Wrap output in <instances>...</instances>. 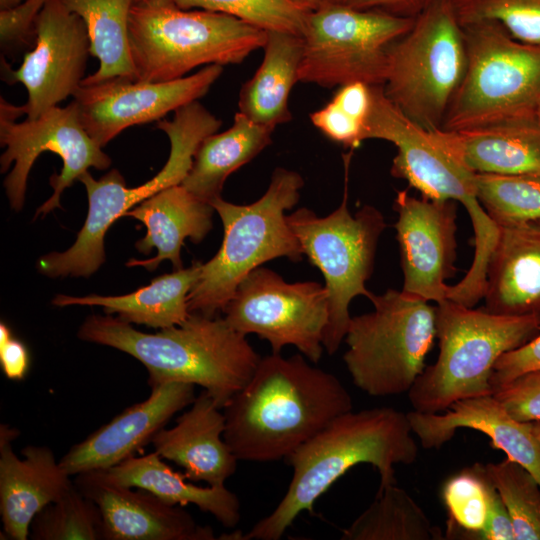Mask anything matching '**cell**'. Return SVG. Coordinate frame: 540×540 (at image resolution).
<instances>
[{
  "instance_id": "3",
  "label": "cell",
  "mask_w": 540,
  "mask_h": 540,
  "mask_svg": "<svg viewBox=\"0 0 540 540\" xmlns=\"http://www.w3.org/2000/svg\"><path fill=\"white\" fill-rule=\"evenodd\" d=\"M78 337L136 358L146 367L150 386L184 382L203 387L221 409L248 383L261 359L225 318L199 313L153 334L109 314L92 315Z\"/></svg>"
},
{
  "instance_id": "27",
  "label": "cell",
  "mask_w": 540,
  "mask_h": 540,
  "mask_svg": "<svg viewBox=\"0 0 540 540\" xmlns=\"http://www.w3.org/2000/svg\"><path fill=\"white\" fill-rule=\"evenodd\" d=\"M110 483L149 491L171 505L192 504L213 515L227 528L240 521V501L236 494L223 486L199 487L186 481L166 465L154 451L144 456H130L107 469L93 470Z\"/></svg>"
},
{
  "instance_id": "6",
  "label": "cell",
  "mask_w": 540,
  "mask_h": 540,
  "mask_svg": "<svg viewBox=\"0 0 540 540\" xmlns=\"http://www.w3.org/2000/svg\"><path fill=\"white\" fill-rule=\"evenodd\" d=\"M304 184L292 170L277 168L257 201L238 205L218 197L210 202L221 218L224 236L219 251L202 264L200 277L188 295L190 313L214 317L224 311L240 282L270 260L303 259L300 243L285 212L292 209Z\"/></svg>"
},
{
  "instance_id": "18",
  "label": "cell",
  "mask_w": 540,
  "mask_h": 540,
  "mask_svg": "<svg viewBox=\"0 0 540 540\" xmlns=\"http://www.w3.org/2000/svg\"><path fill=\"white\" fill-rule=\"evenodd\" d=\"M393 209L404 293L439 303L457 272V201L396 192Z\"/></svg>"
},
{
  "instance_id": "21",
  "label": "cell",
  "mask_w": 540,
  "mask_h": 540,
  "mask_svg": "<svg viewBox=\"0 0 540 540\" xmlns=\"http://www.w3.org/2000/svg\"><path fill=\"white\" fill-rule=\"evenodd\" d=\"M445 411L407 413L412 431L423 448L439 449L458 429H474L487 435L493 448L524 466L540 484V441L532 422L512 417L493 394L458 400Z\"/></svg>"
},
{
  "instance_id": "13",
  "label": "cell",
  "mask_w": 540,
  "mask_h": 540,
  "mask_svg": "<svg viewBox=\"0 0 540 540\" xmlns=\"http://www.w3.org/2000/svg\"><path fill=\"white\" fill-rule=\"evenodd\" d=\"M414 19L346 4L309 12L299 81L325 88L352 82L383 85L388 50Z\"/></svg>"
},
{
  "instance_id": "47",
  "label": "cell",
  "mask_w": 540,
  "mask_h": 540,
  "mask_svg": "<svg viewBox=\"0 0 540 540\" xmlns=\"http://www.w3.org/2000/svg\"><path fill=\"white\" fill-rule=\"evenodd\" d=\"M26 0H0V10H9L19 6Z\"/></svg>"
},
{
  "instance_id": "17",
  "label": "cell",
  "mask_w": 540,
  "mask_h": 540,
  "mask_svg": "<svg viewBox=\"0 0 540 540\" xmlns=\"http://www.w3.org/2000/svg\"><path fill=\"white\" fill-rule=\"evenodd\" d=\"M223 72L206 65L197 73L165 82L114 78L81 84L74 93L81 123L102 148L128 127L159 121L204 96Z\"/></svg>"
},
{
  "instance_id": "20",
  "label": "cell",
  "mask_w": 540,
  "mask_h": 540,
  "mask_svg": "<svg viewBox=\"0 0 540 540\" xmlns=\"http://www.w3.org/2000/svg\"><path fill=\"white\" fill-rule=\"evenodd\" d=\"M75 486L94 501L102 515L104 540H213L182 506L171 505L144 489L134 491L100 478L94 471L77 475Z\"/></svg>"
},
{
  "instance_id": "19",
  "label": "cell",
  "mask_w": 540,
  "mask_h": 540,
  "mask_svg": "<svg viewBox=\"0 0 540 540\" xmlns=\"http://www.w3.org/2000/svg\"><path fill=\"white\" fill-rule=\"evenodd\" d=\"M194 386L164 382L151 387L150 396L128 407L110 422L74 445L60 460L71 476L110 468L130 456L195 399Z\"/></svg>"
},
{
  "instance_id": "48",
  "label": "cell",
  "mask_w": 540,
  "mask_h": 540,
  "mask_svg": "<svg viewBox=\"0 0 540 540\" xmlns=\"http://www.w3.org/2000/svg\"><path fill=\"white\" fill-rule=\"evenodd\" d=\"M535 434L537 435L539 441H540V421L532 422Z\"/></svg>"
},
{
  "instance_id": "15",
  "label": "cell",
  "mask_w": 540,
  "mask_h": 540,
  "mask_svg": "<svg viewBox=\"0 0 540 540\" xmlns=\"http://www.w3.org/2000/svg\"><path fill=\"white\" fill-rule=\"evenodd\" d=\"M223 312L236 331L267 340L272 353L292 345L313 363L322 356L329 301L320 283H288L258 267L240 282Z\"/></svg>"
},
{
  "instance_id": "32",
  "label": "cell",
  "mask_w": 540,
  "mask_h": 540,
  "mask_svg": "<svg viewBox=\"0 0 540 540\" xmlns=\"http://www.w3.org/2000/svg\"><path fill=\"white\" fill-rule=\"evenodd\" d=\"M417 502L396 483L379 486L374 501L344 529L342 540H441Z\"/></svg>"
},
{
  "instance_id": "36",
  "label": "cell",
  "mask_w": 540,
  "mask_h": 540,
  "mask_svg": "<svg viewBox=\"0 0 540 540\" xmlns=\"http://www.w3.org/2000/svg\"><path fill=\"white\" fill-rule=\"evenodd\" d=\"M29 536L33 540H104L102 515L74 484L35 516Z\"/></svg>"
},
{
  "instance_id": "14",
  "label": "cell",
  "mask_w": 540,
  "mask_h": 540,
  "mask_svg": "<svg viewBox=\"0 0 540 540\" xmlns=\"http://www.w3.org/2000/svg\"><path fill=\"white\" fill-rule=\"evenodd\" d=\"M0 142L6 150L1 155V172L11 163L14 167L4 180V187L12 209L18 211L25 200L30 170L38 156L50 151L61 157L60 174H52L49 182L54 192L35 213L45 216L60 206L63 191L90 167L105 170L110 157L102 151L83 127L74 101L65 107H52L35 119L16 122L18 107L1 98Z\"/></svg>"
},
{
  "instance_id": "23",
  "label": "cell",
  "mask_w": 540,
  "mask_h": 540,
  "mask_svg": "<svg viewBox=\"0 0 540 540\" xmlns=\"http://www.w3.org/2000/svg\"><path fill=\"white\" fill-rule=\"evenodd\" d=\"M220 409L203 390L172 428L153 436L154 451L184 468L188 480L223 486L236 471L238 459L224 439L226 419Z\"/></svg>"
},
{
  "instance_id": "4",
  "label": "cell",
  "mask_w": 540,
  "mask_h": 540,
  "mask_svg": "<svg viewBox=\"0 0 540 540\" xmlns=\"http://www.w3.org/2000/svg\"><path fill=\"white\" fill-rule=\"evenodd\" d=\"M540 332V314L501 315L451 300L436 303L439 353L408 392L414 411L439 413L458 400L493 394L497 360Z\"/></svg>"
},
{
  "instance_id": "37",
  "label": "cell",
  "mask_w": 540,
  "mask_h": 540,
  "mask_svg": "<svg viewBox=\"0 0 540 540\" xmlns=\"http://www.w3.org/2000/svg\"><path fill=\"white\" fill-rule=\"evenodd\" d=\"M371 100V85L348 83L340 86L325 106L313 112L310 120L328 139L353 150L365 140Z\"/></svg>"
},
{
  "instance_id": "1",
  "label": "cell",
  "mask_w": 540,
  "mask_h": 540,
  "mask_svg": "<svg viewBox=\"0 0 540 540\" xmlns=\"http://www.w3.org/2000/svg\"><path fill=\"white\" fill-rule=\"evenodd\" d=\"M223 409V436L237 459L270 462L287 459L353 402L335 375L299 354L272 353Z\"/></svg>"
},
{
  "instance_id": "45",
  "label": "cell",
  "mask_w": 540,
  "mask_h": 540,
  "mask_svg": "<svg viewBox=\"0 0 540 540\" xmlns=\"http://www.w3.org/2000/svg\"><path fill=\"white\" fill-rule=\"evenodd\" d=\"M436 0H348V6L357 9H376L388 14L416 18Z\"/></svg>"
},
{
  "instance_id": "2",
  "label": "cell",
  "mask_w": 540,
  "mask_h": 540,
  "mask_svg": "<svg viewBox=\"0 0 540 540\" xmlns=\"http://www.w3.org/2000/svg\"><path fill=\"white\" fill-rule=\"evenodd\" d=\"M407 413L392 407L348 411L329 422L288 458L293 475L277 507L259 520L243 540H278L303 511L358 464L377 468L380 485L396 483L394 466L418 456Z\"/></svg>"
},
{
  "instance_id": "38",
  "label": "cell",
  "mask_w": 540,
  "mask_h": 540,
  "mask_svg": "<svg viewBox=\"0 0 540 540\" xmlns=\"http://www.w3.org/2000/svg\"><path fill=\"white\" fill-rule=\"evenodd\" d=\"M138 1V0H134ZM180 9L203 10L235 16L263 30L303 35L309 12L288 0H169Z\"/></svg>"
},
{
  "instance_id": "8",
  "label": "cell",
  "mask_w": 540,
  "mask_h": 540,
  "mask_svg": "<svg viewBox=\"0 0 540 540\" xmlns=\"http://www.w3.org/2000/svg\"><path fill=\"white\" fill-rule=\"evenodd\" d=\"M462 28L467 67L442 130L535 117L540 103V43L521 42L496 21Z\"/></svg>"
},
{
  "instance_id": "26",
  "label": "cell",
  "mask_w": 540,
  "mask_h": 540,
  "mask_svg": "<svg viewBox=\"0 0 540 540\" xmlns=\"http://www.w3.org/2000/svg\"><path fill=\"white\" fill-rule=\"evenodd\" d=\"M434 131L450 153L476 174L540 175L537 116L464 130Z\"/></svg>"
},
{
  "instance_id": "12",
  "label": "cell",
  "mask_w": 540,
  "mask_h": 540,
  "mask_svg": "<svg viewBox=\"0 0 540 540\" xmlns=\"http://www.w3.org/2000/svg\"><path fill=\"white\" fill-rule=\"evenodd\" d=\"M371 96L364 139H381L394 144L397 153L391 175L406 180L421 196L454 200L466 208L474 231L471 269L485 271L499 227L477 198L476 173L450 153L434 130L418 125L395 106L384 94L382 85L371 86Z\"/></svg>"
},
{
  "instance_id": "35",
  "label": "cell",
  "mask_w": 540,
  "mask_h": 540,
  "mask_svg": "<svg viewBox=\"0 0 540 540\" xmlns=\"http://www.w3.org/2000/svg\"><path fill=\"white\" fill-rule=\"evenodd\" d=\"M477 198L497 226L540 220V175L476 174Z\"/></svg>"
},
{
  "instance_id": "22",
  "label": "cell",
  "mask_w": 540,
  "mask_h": 540,
  "mask_svg": "<svg viewBox=\"0 0 540 540\" xmlns=\"http://www.w3.org/2000/svg\"><path fill=\"white\" fill-rule=\"evenodd\" d=\"M17 434L0 427V514L7 538L26 540L35 516L74 484L47 447L27 446L18 458L11 447Z\"/></svg>"
},
{
  "instance_id": "43",
  "label": "cell",
  "mask_w": 540,
  "mask_h": 540,
  "mask_svg": "<svg viewBox=\"0 0 540 540\" xmlns=\"http://www.w3.org/2000/svg\"><path fill=\"white\" fill-rule=\"evenodd\" d=\"M30 357L25 344L15 338L6 323H0V365L10 380H22L29 369Z\"/></svg>"
},
{
  "instance_id": "41",
  "label": "cell",
  "mask_w": 540,
  "mask_h": 540,
  "mask_svg": "<svg viewBox=\"0 0 540 540\" xmlns=\"http://www.w3.org/2000/svg\"><path fill=\"white\" fill-rule=\"evenodd\" d=\"M45 2L26 0L13 9L0 10L2 51H19L35 42V19Z\"/></svg>"
},
{
  "instance_id": "31",
  "label": "cell",
  "mask_w": 540,
  "mask_h": 540,
  "mask_svg": "<svg viewBox=\"0 0 540 540\" xmlns=\"http://www.w3.org/2000/svg\"><path fill=\"white\" fill-rule=\"evenodd\" d=\"M86 24L91 55L99 60L98 69L81 84H97L114 78L135 81L128 24L134 0H60Z\"/></svg>"
},
{
  "instance_id": "9",
  "label": "cell",
  "mask_w": 540,
  "mask_h": 540,
  "mask_svg": "<svg viewBox=\"0 0 540 540\" xmlns=\"http://www.w3.org/2000/svg\"><path fill=\"white\" fill-rule=\"evenodd\" d=\"M368 299L373 311L351 317L348 325L346 368L368 395L408 393L436 338V306L394 289Z\"/></svg>"
},
{
  "instance_id": "34",
  "label": "cell",
  "mask_w": 540,
  "mask_h": 540,
  "mask_svg": "<svg viewBox=\"0 0 540 540\" xmlns=\"http://www.w3.org/2000/svg\"><path fill=\"white\" fill-rule=\"evenodd\" d=\"M484 467L508 511L515 540H540V484L534 475L507 457Z\"/></svg>"
},
{
  "instance_id": "49",
  "label": "cell",
  "mask_w": 540,
  "mask_h": 540,
  "mask_svg": "<svg viewBox=\"0 0 540 540\" xmlns=\"http://www.w3.org/2000/svg\"><path fill=\"white\" fill-rule=\"evenodd\" d=\"M536 116H537V119H538L539 122H540V103H539V105H538V107H537Z\"/></svg>"
},
{
  "instance_id": "39",
  "label": "cell",
  "mask_w": 540,
  "mask_h": 540,
  "mask_svg": "<svg viewBox=\"0 0 540 540\" xmlns=\"http://www.w3.org/2000/svg\"><path fill=\"white\" fill-rule=\"evenodd\" d=\"M452 3L462 26L496 21L515 39L540 43V0H452Z\"/></svg>"
},
{
  "instance_id": "44",
  "label": "cell",
  "mask_w": 540,
  "mask_h": 540,
  "mask_svg": "<svg viewBox=\"0 0 540 540\" xmlns=\"http://www.w3.org/2000/svg\"><path fill=\"white\" fill-rule=\"evenodd\" d=\"M477 540H515L510 516L495 487L491 494L488 519Z\"/></svg>"
},
{
  "instance_id": "28",
  "label": "cell",
  "mask_w": 540,
  "mask_h": 540,
  "mask_svg": "<svg viewBox=\"0 0 540 540\" xmlns=\"http://www.w3.org/2000/svg\"><path fill=\"white\" fill-rule=\"evenodd\" d=\"M202 262L194 261L188 268L156 277L147 286L119 296L91 294L82 297L58 294L52 304L101 306L107 314L127 323L151 328H169L182 324L190 315L188 295L197 283Z\"/></svg>"
},
{
  "instance_id": "33",
  "label": "cell",
  "mask_w": 540,
  "mask_h": 540,
  "mask_svg": "<svg viewBox=\"0 0 540 540\" xmlns=\"http://www.w3.org/2000/svg\"><path fill=\"white\" fill-rule=\"evenodd\" d=\"M493 489L481 463L450 476L441 490L448 514L444 538L477 540L489 516Z\"/></svg>"
},
{
  "instance_id": "40",
  "label": "cell",
  "mask_w": 540,
  "mask_h": 540,
  "mask_svg": "<svg viewBox=\"0 0 540 540\" xmlns=\"http://www.w3.org/2000/svg\"><path fill=\"white\" fill-rule=\"evenodd\" d=\"M493 395L515 419L540 421V370L514 378L496 389Z\"/></svg>"
},
{
  "instance_id": "5",
  "label": "cell",
  "mask_w": 540,
  "mask_h": 540,
  "mask_svg": "<svg viewBox=\"0 0 540 540\" xmlns=\"http://www.w3.org/2000/svg\"><path fill=\"white\" fill-rule=\"evenodd\" d=\"M128 41L135 81L165 82L201 65L242 62L263 48L266 30L225 13L138 0L130 11Z\"/></svg>"
},
{
  "instance_id": "42",
  "label": "cell",
  "mask_w": 540,
  "mask_h": 540,
  "mask_svg": "<svg viewBox=\"0 0 540 540\" xmlns=\"http://www.w3.org/2000/svg\"><path fill=\"white\" fill-rule=\"evenodd\" d=\"M537 370H540V332L497 360L490 380L493 393L514 378Z\"/></svg>"
},
{
  "instance_id": "30",
  "label": "cell",
  "mask_w": 540,
  "mask_h": 540,
  "mask_svg": "<svg viewBox=\"0 0 540 540\" xmlns=\"http://www.w3.org/2000/svg\"><path fill=\"white\" fill-rule=\"evenodd\" d=\"M273 131L274 128L257 124L237 112L229 129L201 141L181 185L209 203L221 197L228 176L267 147Z\"/></svg>"
},
{
  "instance_id": "11",
  "label": "cell",
  "mask_w": 540,
  "mask_h": 540,
  "mask_svg": "<svg viewBox=\"0 0 540 540\" xmlns=\"http://www.w3.org/2000/svg\"><path fill=\"white\" fill-rule=\"evenodd\" d=\"M466 67L463 28L452 0H436L390 46L383 91L418 125L442 129Z\"/></svg>"
},
{
  "instance_id": "7",
  "label": "cell",
  "mask_w": 540,
  "mask_h": 540,
  "mask_svg": "<svg viewBox=\"0 0 540 540\" xmlns=\"http://www.w3.org/2000/svg\"><path fill=\"white\" fill-rule=\"evenodd\" d=\"M221 121L198 101L175 111L172 120H160L156 127L170 140V154L163 168L145 183L128 188L117 169L96 180L89 171L79 181L86 188L88 214L74 244L64 252L43 255L37 262L44 275L89 277L105 261L104 237L120 217L154 194L183 182L191 169L201 141L218 131Z\"/></svg>"
},
{
  "instance_id": "24",
  "label": "cell",
  "mask_w": 540,
  "mask_h": 540,
  "mask_svg": "<svg viewBox=\"0 0 540 540\" xmlns=\"http://www.w3.org/2000/svg\"><path fill=\"white\" fill-rule=\"evenodd\" d=\"M498 227L483 308L501 315L540 314V220Z\"/></svg>"
},
{
  "instance_id": "29",
  "label": "cell",
  "mask_w": 540,
  "mask_h": 540,
  "mask_svg": "<svg viewBox=\"0 0 540 540\" xmlns=\"http://www.w3.org/2000/svg\"><path fill=\"white\" fill-rule=\"evenodd\" d=\"M263 49L260 67L240 90L238 112L275 129L292 119L288 98L299 81L304 40L294 33L268 30Z\"/></svg>"
},
{
  "instance_id": "16",
  "label": "cell",
  "mask_w": 540,
  "mask_h": 540,
  "mask_svg": "<svg viewBox=\"0 0 540 540\" xmlns=\"http://www.w3.org/2000/svg\"><path fill=\"white\" fill-rule=\"evenodd\" d=\"M34 48L17 70L2 59V79L22 83L27 101L21 114L35 119L73 96L84 80L90 50L86 24L60 0H46L35 19Z\"/></svg>"
},
{
  "instance_id": "46",
  "label": "cell",
  "mask_w": 540,
  "mask_h": 540,
  "mask_svg": "<svg viewBox=\"0 0 540 540\" xmlns=\"http://www.w3.org/2000/svg\"><path fill=\"white\" fill-rule=\"evenodd\" d=\"M297 8L306 11L314 12L330 6L347 4L348 0H288Z\"/></svg>"
},
{
  "instance_id": "25",
  "label": "cell",
  "mask_w": 540,
  "mask_h": 540,
  "mask_svg": "<svg viewBox=\"0 0 540 540\" xmlns=\"http://www.w3.org/2000/svg\"><path fill=\"white\" fill-rule=\"evenodd\" d=\"M214 207L197 197L181 184L168 187L145 199L125 216L133 217L146 226V235L135 244L142 254L157 255L150 259L128 260L126 266H142L154 271L163 260H170L174 269L183 268L181 249L185 239L199 243L213 227Z\"/></svg>"
},
{
  "instance_id": "10",
  "label": "cell",
  "mask_w": 540,
  "mask_h": 540,
  "mask_svg": "<svg viewBox=\"0 0 540 540\" xmlns=\"http://www.w3.org/2000/svg\"><path fill=\"white\" fill-rule=\"evenodd\" d=\"M352 150L343 156L345 183L340 206L326 217L302 207L286 216L303 254L323 274L329 301V318L323 348L334 354L345 339L350 322L349 305L357 296L369 298L366 288L379 238L387 227L383 214L364 205L355 214L347 206Z\"/></svg>"
}]
</instances>
